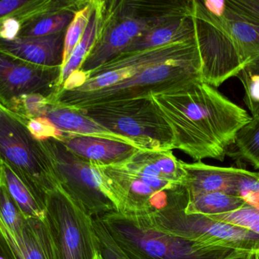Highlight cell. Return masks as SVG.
<instances>
[{
    "label": "cell",
    "mask_w": 259,
    "mask_h": 259,
    "mask_svg": "<svg viewBox=\"0 0 259 259\" xmlns=\"http://www.w3.org/2000/svg\"><path fill=\"white\" fill-rule=\"evenodd\" d=\"M150 97L170 127L173 149L196 162L207 158L225 161L236 135L252 119L246 109L201 80Z\"/></svg>",
    "instance_id": "6da1fadb"
},
{
    "label": "cell",
    "mask_w": 259,
    "mask_h": 259,
    "mask_svg": "<svg viewBox=\"0 0 259 259\" xmlns=\"http://www.w3.org/2000/svg\"><path fill=\"white\" fill-rule=\"evenodd\" d=\"M202 81L217 88L259 56V33L223 1L191 0Z\"/></svg>",
    "instance_id": "7a4b0ae2"
},
{
    "label": "cell",
    "mask_w": 259,
    "mask_h": 259,
    "mask_svg": "<svg viewBox=\"0 0 259 259\" xmlns=\"http://www.w3.org/2000/svg\"><path fill=\"white\" fill-rule=\"evenodd\" d=\"M102 21L94 47L80 70L88 73L155 27L191 10V0H101Z\"/></svg>",
    "instance_id": "3957f363"
},
{
    "label": "cell",
    "mask_w": 259,
    "mask_h": 259,
    "mask_svg": "<svg viewBox=\"0 0 259 259\" xmlns=\"http://www.w3.org/2000/svg\"><path fill=\"white\" fill-rule=\"evenodd\" d=\"M100 217L111 237L131 259H227L246 252L210 247L175 235L161 228L150 214L115 211Z\"/></svg>",
    "instance_id": "277c9868"
},
{
    "label": "cell",
    "mask_w": 259,
    "mask_h": 259,
    "mask_svg": "<svg viewBox=\"0 0 259 259\" xmlns=\"http://www.w3.org/2000/svg\"><path fill=\"white\" fill-rule=\"evenodd\" d=\"M202 81L201 59L170 61L152 65L109 88L87 93L60 88L50 100V104L80 109L94 105L149 97L193 81Z\"/></svg>",
    "instance_id": "5b68a950"
},
{
    "label": "cell",
    "mask_w": 259,
    "mask_h": 259,
    "mask_svg": "<svg viewBox=\"0 0 259 259\" xmlns=\"http://www.w3.org/2000/svg\"><path fill=\"white\" fill-rule=\"evenodd\" d=\"M27 121L3 111L0 117V161L7 165L46 205L47 196L60 187L50 152L33 138Z\"/></svg>",
    "instance_id": "8992f818"
},
{
    "label": "cell",
    "mask_w": 259,
    "mask_h": 259,
    "mask_svg": "<svg viewBox=\"0 0 259 259\" xmlns=\"http://www.w3.org/2000/svg\"><path fill=\"white\" fill-rule=\"evenodd\" d=\"M187 201V191L181 186L151 216L165 231L205 246L250 253L259 251L258 234L208 216L185 214Z\"/></svg>",
    "instance_id": "52a82bcc"
},
{
    "label": "cell",
    "mask_w": 259,
    "mask_h": 259,
    "mask_svg": "<svg viewBox=\"0 0 259 259\" xmlns=\"http://www.w3.org/2000/svg\"><path fill=\"white\" fill-rule=\"evenodd\" d=\"M78 110L110 132L128 138L142 150H174L170 127L150 96L94 105Z\"/></svg>",
    "instance_id": "ba28073f"
},
{
    "label": "cell",
    "mask_w": 259,
    "mask_h": 259,
    "mask_svg": "<svg viewBox=\"0 0 259 259\" xmlns=\"http://www.w3.org/2000/svg\"><path fill=\"white\" fill-rule=\"evenodd\" d=\"M59 259H94L99 252L94 217L59 188L47 196L45 217Z\"/></svg>",
    "instance_id": "9c48e42d"
},
{
    "label": "cell",
    "mask_w": 259,
    "mask_h": 259,
    "mask_svg": "<svg viewBox=\"0 0 259 259\" xmlns=\"http://www.w3.org/2000/svg\"><path fill=\"white\" fill-rule=\"evenodd\" d=\"M51 155L61 189L91 217L116 211L100 168L80 159L56 139L42 141Z\"/></svg>",
    "instance_id": "30bf717a"
},
{
    "label": "cell",
    "mask_w": 259,
    "mask_h": 259,
    "mask_svg": "<svg viewBox=\"0 0 259 259\" xmlns=\"http://www.w3.org/2000/svg\"><path fill=\"white\" fill-rule=\"evenodd\" d=\"M195 59H201L195 38L155 48L120 53L96 69L84 73L88 81L79 88L68 91L87 93L103 89L123 82L157 64Z\"/></svg>",
    "instance_id": "8fae6325"
},
{
    "label": "cell",
    "mask_w": 259,
    "mask_h": 259,
    "mask_svg": "<svg viewBox=\"0 0 259 259\" xmlns=\"http://www.w3.org/2000/svg\"><path fill=\"white\" fill-rule=\"evenodd\" d=\"M61 66L33 65L0 50V105L14 114L23 96L39 94L50 99L59 90Z\"/></svg>",
    "instance_id": "7c38bea8"
},
{
    "label": "cell",
    "mask_w": 259,
    "mask_h": 259,
    "mask_svg": "<svg viewBox=\"0 0 259 259\" xmlns=\"http://www.w3.org/2000/svg\"><path fill=\"white\" fill-rule=\"evenodd\" d=\"M58 141L73 155L97 167L122 164L140 150L119 141L94 137L64 134Z\"/></svg>",
    "instance_id": "4fadbf2b"
},
{
    "label": "cell",
    "mask_w": 259,
    "mask_h": 259,
    "mask_svg": "<svg viewBox=\"0 0 259 259\" xmlns=\"http://www.w3.org/2000/svg\"><path fill=\"white\" fill-rule=\"evenodd\" d=\"M65 32L39 38L0 39V50L33 65L62 67Z\"/></svg>",
    "instance_id": "5bb4252c"
},
{
    "label": "cell",
    "mask_w": 259,
    "mask_h": 259,
    "mask_svg": "<svg viewBox=\"0 0 259 259\" xmlns=\"http://www.w3.org/2000/svg\"><path fill=\"white\" fill-rule=\"evenodd\" d=\"M0 234L15 259H59L44 219H27L21 234H14L0 220Z\"/></svg>",
    "instance_id": "9a60e30c"
},
{
    "label": "cell",
    "mask_w": 259,
    "mask_h": 259,
    "mask_svg": "<svg viewBox=\"0 0 259 259\" xmlns=\"http://www.w3.org/2000/svg\"><path fill=\"white\" fill-rule=\"evenodd\" d=\"M121 165L145 177L161 179L182 185L185 177L183 161L172 151L139 150Z\"/></svg>",
    "instance_id": "2e32d148"
},
{
    "label": "cell",
    "mask_w": 259,
    "mask_h": 259,
    "mask_svg": "<svg viewBox=\"0 0 259 259\" xmlns=\"http://www.w3.org/2000/svg\"><path fill=\"white\" fill-rule=\"evenodd\" d=\"M185 177L182 186L188 195L220 192L235 196L237 167H221L183 161Z\"/></svg>",
    "instance_id": "e0dca14e"
},
{
    "label": "cell",
    "mask_w": 259,
    "mask_h": 259,
    "mask_svg": "<svg viewBox=\"0 0 259 259\" xmlns=\"http://www.w3.org/2000/svg\"><path fill=\"white\" fill-rule=\"evenodd\" d=\"M44 117L66 135L105 138L138 147L128 138L110 132L78 109L50 104Z\"/></svg>",
    "instance_id": "ac0fdd59"
},
{
    "label": "cell",
    "mask_w": 259,
    "mask_h": 259,
    "mask_svg": "<svg viewBox=\"0 0 259 259\" xmlns=\"http://www.w3.org/2000/svg\"><path fill=\"white\" fill-rule=\"evenodd\" d=\"M77 0H3L0 1V24L15 19L21 27L41 17L64 11H77Z\"/></svg>",
    "instance_id": "d6986e66"
},
{
    "label": "cell",
    "mask_w": 259,
    "mask_h": 259,
    "mask_svg": "<svg viewBox=\"0 0 259 259\" xmlns=\"http://www.w3.org/2000/svg\"><path fill=\"white\" fill-rule=\"evenodd\" d=\"M194 38V23L190 10V14L185 16L170 20L149 30L121 53L155 48L174 43L190 41Z\"/></svg>",
    "instance_id": "ffe728a7"
},
{
    "label": "cell",
    "mask_w": 259,
    "mask_h": 259,
    "mask_svg": "<svg viewBox=\"0 0 259 259\" xmlns=\"http://www.w3.org/2000/svg\"><path fill=\"white\" fill-rule=\"evenodd\" d=\"M1 182L26 219L45 217V205L31 190L8 167L0 161Z\"/></svg>",
    "instance_id": "44dd1931"
},
{
    "label": "cell",
    "mask_w": 259,
    "mask_h": 259,
    "mask_svg": "<svg viewBox=\"0 0 259 259\" xmlns=\"http://www.w3.org/2000/svg\"><path fill=\"white\" fill-rule=\"evenodd\" d=\"M246 205L240 198L220 192L187 194L184 212L187 214L217 216L238 211Z\"/></svg>",
    "instance_id": "7402d4cb"
},
{
    "label": "cell",
    "mask_w": 259,
    "mask_h": 259,
    "mask_svg": "<svg viewBox=\"0 0 259 259\" xmlns=\"http://www.w3.org/2000/svg\"><path fill=\"white\" fill-rule=\"evenodd\" d=\"M92 2L93 12L84 33L73 50L66 63L61 67L59 82V89L62 88L70 76L80 70L83 61L94 47L98 36L102 21L101 0H92Z\"/></svg>",
    "instance_id": "603a6c76"
},
{
    "label": "cell",
    "mask_w": 259,
    "mask_h": 259,
    "mask_svg": "<svg viewBox=\"0 0 259 259\" xmlns=\"http://www.w3.org/2000/svg\"><path fill=\"white\" fill-rule=\"evenodd\" d=\"M228 156L259 170V113L239 131Z\"/></svg>",
    "instance_id": "cb8c5ba5"
},
{
    "label": "cell",
    "mask_w": 259,
    "mask_h": 259,
    "mask_svg": "<svg viewBox=\"0 0 259 259\" xmlns=\"http://www.w3.org/2000/svg\"><path fill=\"white\" fill-rule=\"evenodd\" d=\"M77 12L64 11L41 17L23 26L18 38L46 36L65 31Z\"/></svg>",
    "instance_id": "d4e9b609"
},
{
    "label": "cell",
    "mask_w": 259,
    "mask_h": 259,
    "mask_svg": "<svg viewBox=\"0 0 259 259\" xmlns=\"http://www.w3.org/2000/svg\"><path fill=\"white\" fill-rule=\"evenodd\" d=\"M92 12L93 2L92 0H89L84 7L76 12L74 18L68 25L65 32V41H64L62 66L66 63L73 50L83 36L87 26L89 23Z\"/></svg>",
    "instance_id": "484cf974"
},
{
    "label": "cell",
    "mask_w": 259,
    "mask_h": 259,
    "mask_svg": "<svg viewBox=\"0 0 259 259\" xmlns=\"http://www.w3.org/2000/svg\"><path fill=\"white\" fill-rule=\"evenodd\" d=\"M235 196L252 208H259V172L237 168Z\"/></svg>",
    "instance_id": "4316f807"
},
{
    "label": "cell",
    "mask_w": 259,
    "mask_h": 259,
    "mask_svg": "<svg viewBox=\"0 0 259 259\" xmlns=\"http://www.w3.org/2000/svg\"><path fill=\"white\" fill-rule=\"evenodd\" d=\"M0 220L14 234H21L27 220L2 182H0Z\"/></svg>",
    "instance_id": "83f0119b"
},
{
    "label": "cell",
    "mask_w": 259,
    "mask_h": 259,
    "mask_svg": "<svg viewBox=\"0 0 259 259\" xmlns=\"http://www.w3.org/2000/svg\"><path fill=\"white\" fill-rule=\"evenodd\" d=\"M50 104V100L44 95L26 94L20 99L14 114L25 121L44 117Z\"/></svg>",
    "instance_id": "f1b7e54d"
},
{
    "label": "cell",
    "mask_w": 259,
    "mask_h": 259,
    "mask_svg": "<svg viewBox=\"0 0 259 259\" xmlns=\"http://www.w3.org/2000/svg\"><path fill=\"white\" fill-rule=\"evenodd\" d=\"M208 217L246 228L259 235V208H252L246 205L243 208L234 212Z\"/></svg>",
    "instance_id": "f546056e"
},
{
    "label": "cell",
    "mask_w": 259,
    "mask_h": 259,
    "mask_svg": "<svg viewBox=\"0 0 259 259\" xmlns=\"http://www.w3.org/2000/svg\"><path fill=\"white\" fill-rule=\"evenodd\" d=\"M94 226L98 240L99 252L103 258L131 259L111 237L100 216L94 217Z\"/></svg>",
    "instance_id": "4dcf8cb0"
},
{
    "label": "cell",
    "mask_w": 259,
    "mask_h": 259,
    "mask_svg": "<svg viewBox=\"0 0 259 259\" xmlns=\"http://www.w3.org/2000/svg\"><path fill=\"white\" fill-rule=\"evenodd\" d=\"M245 89L244 102L252 117L259 113V76H252L242 70L237 76Z\"/></svg>",
    "instance_id": "1f68e13d"
},
{
    "label": "cell",
    "mask_w": 259,
    "mask_h": 259,
    "mask_svg": "<svg viewBox=\"0 0 259 259\" xmlns=\"http://www.w3.org/2000/svg\"><path fill=\"white\" fill-rule=\"evenodd\" d=\"M26 125L33 138L39 141L48 139L59 140L65 134L59 130L46 117H39L28 120Z\"/></svg>",
    "instance_id": "d6a6232c"
},
{
    "label": "cell",
    "mask_w": 259,
    "mask_h": 259,
    "mask_svg": "<svg viewBox=\"0 0 259 259\" xmlns=\"http://www.w3.org/2000/svg\"><path fill=\"white\" fill-rule=\"evenodd\" d=\"M0 258L4 259H15L7 242L0 234Z\"/></svg>",
    "instance_id": "836d02e7"
},
{
    "label": "cell",
    "mask_w": 259,
    "mask_h": 259,
    "mask_svg": "<svg viewBox=\"0 0 259 259\" xmlns=\"http://www.w3.org/2000/svg\"><path fill=\"white\" fill-rule=\"evenodd\" d=\"M253 27L259 33V25ZM244 70L252 76H259V56L249 62V65L244 68Z\"/></svg>",
    "instance_id": "e575fe53"
},
{
    "label": "cell",
    "mask_w": 259,
    "mask_h": 259,
    "mask_svg": "<svg viewBox=\"0 0 259 259\" xmlns=\"http://www.w3.org/2000/svg\"><path fill=\"white\" fill-rule=\"evenodd\" d=\"M249 254H250L249 252H245V253L240 254V255H237V256L231 257V258L227 259H249Z\"/></svg>",
    "instance_id": "d590c367"
},
{
    "label": "cell",
    "mask_w": 259,
    "mask_h": 259,
    "mask_svg": "<svg viewBox=\"0 0 259 259\" xmlns=\"http://www.w3.org/2000/svg\"><path fill=\"white\" fill-rule=\"evenodd\" d=\"M249 259H259V251L249 254Z\"/></svg>",
    "instance_id": "8d00e7d4"
},
{
    "label": "cell",
    "mask_w": 259,
    "mask_h": 259,
    "mask_svg": "<svg viewBox=\"0 0 259 259\" xmlns=\"http://www.w3.org/2000/svg\"><path fill=\"white\" fill-rule=\"evenodd\" d=\"M94 259H104L103 258V256H102L101 254L100 253V252H98V253L97 254V255H96L95 258Z\"/></svg>",
    "instance_id": "74e56055"
},
{
    "label": "cell",
    "mask_w": 259,
    "mask_h": 259,
    "mask_svg": "<svg viewBox=\"0 0 259 259\" xmlns=\"http://www.w3.org/2000/svg\"><path fill=\"white\" fill-rule=\"evenodd\" d=\"M3 111H7V110H6V109H5L4 108H3V107H2L1 106H0V117H1L2 113H3ZM7 112H8V111H7Z\"/></svg>",
    "instance_id": "f35d334b"
},
{
    "label": "cell",
    "mask_w": 259,
    "mask_h": 259,
    "mask_svg": "<svg viewBox=\"0 0 259 259\" xmlns=\"http://www.w3.org/2000/svg\"><path fill=\"white\" fill-rule=\"evenodd\" d=\"M0 182H1V173H0Z\"/></svg>",
    "instance_id": "ab89813d"
},
{
    "label": "cell",
    "mask_w": 259,
    "mask_h": 259,
    "mask_svg": "<svg viewBox=\"0 0 259 259\" xmlns=\"http://www.w3.org/2000/svg\"><path fill=\"white\" fill-rule=\"evenodd\" d=\"M0 106H1V105H0Z\"/></svg>",
    "instance_id": "60d3db41"
}]
</instances>
